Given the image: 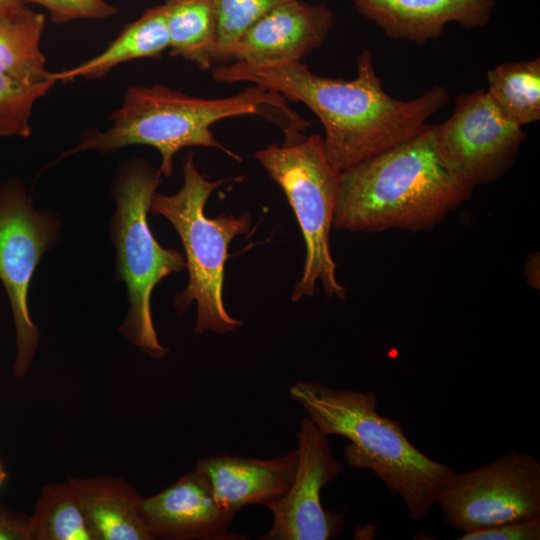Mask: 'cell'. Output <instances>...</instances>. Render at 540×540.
Returning <instances> with one entry per match:
<instances>
[{
	"instance_id": "cell-5",
	"label": "cell",
	"mask_w": 540,
	"mask_h": 540,
	"mask_svg": "<svg viewBox=\"0 0 540 540\" xmlns=\"http://www.w3.org/2000/svg\"><path fill=\"white\" fill-rule=\"evenodd\" d=\"M183 175V185L177 193L155 192L149 208L151 214L170 221L185 250L188 284L173 297V306L178 314H183L195 302V332L224 335L243 325V321L231 317L224 307V269L230 242L249 230L251 218L248 213L240 217L206 216L204 208L210 195L229 179H206L197 169L192 152L184 161Z\"/></svg>"
},
{
	"instance_id": "cell-28",
	"label": "cell",
	"mask_w": 540,
	"mask_h": 540,
	"mask_svg": "<svg viewBox=\"0 0 540 540\" xmlns=\"http://www.w3.org/2000/svg\"><path fill=\"white\" fill-rule=\"evenodd\" d=\"M7 477V473L3 464V461L0 457V487L3 485Z\"/></svg>"
},
{
	"instance_id": "cell-9",
	"label": "cell",
	"mask_w": 540,
	"mask_h": 540,
	"mask_svg": "<svg viewBox=\"0 0 540 540\" xmlns=\"http://www.w3.org/2000/svg\"><path fill=\"white\" fill-rule=\"evenodd\" d=\"M447 524L462 533L540 517V462L515 450L456 473L440 489Z\"/></svg>"
},
{
	"instance_id": "cell-3",
	"label": "cell",
	"mask_w": 540,
	"mask_h": 540,
	"mask_svg": "<svg viewBox=\"0 0 540 540\" xmlns=\"http://www.w3.org/2000/svg\"><path fill=\"white\" fill-rule=\"evenodd\" d=\"M432 128L427 124L412 139L341 171L334 228L429 230L470 197L473 188L440 160Z\"/></svg>"
},
{
	"instance_id": "cell-4",
	"label": "cell",
	"mask_w": 540,
	"mask_h": 540,
	"mask_svg": "<svg viewBox=\"0 0 540 540\" xmlns=\"http://www.w3.org/2000/svg\"><path fill=\"white\" fill-rule=\"evenodd\" d=\"M289 395L325 435L349 441L343 449L347 464L370 470L403 501L413 521L422 520L436 504L455 471L415 447L401 422L379 414L375 394L298 381Z\"/></svg>"
},
{
	"instance_id": "cell-17",
	"label": "cell",
	"mask_w": 540,
	"mask_h": 540,
	"mask_svg": "<svg viewBox=\"0 0 540 540\" xmlns=\"http://www.w3.org/2000/svg\"><path fill=\"white\" fill-rule=\"evenodd\" d=\"M168 48L165 8L160 4L145 10L139 18L127 24L97 56L71 69L55 72L53 77L62 82L76 78H102L122 63L140 58H159Z\"/></svg>"
},
{
	"instance_id": "cell-7",
	"label": "cell",
	"mask_w": 540,
	"mask_h": 540,
	"mask_svg": "<svg viewBox=\"0 0 540 540\" xmlns=\"http://www.w3.org/2000/svg\"><path fill=\"white\" fill-rule=\"evenodd\" d=\"M255 158L285 193L305 241L303 274L292 300L314 295L317 280L328 297L345 299L346 288L336 280L329 242L341 172L329 161L323 138L313 134L282 146L272 144Z\"/></svg>"
},
{
	"instance_id": "cell-20",
	"label": "cell",
	"mask_w": 540,
	"mask_h": 540,
	"mask_svg": "<svg viewBox=\"0 0 540 540\" xmlns=\"http://www.w3.org/2000/svg\"><path fill=\"white\" fill-rule=\"evenodd\" d=\"M486 77V92L505 118L522 127L540 119L539 57L499 64Z\"/></svg>"
},
{
	"instance_id": "cell-24",
	"label": "cell",
	"mask_w": 540,
	"mask_h": 540,
	"mask_svg": "<svg viewBox=\"0 0 540 540\" xmlns=\"http://www.w3.org/2000/svg\"><path fill=\"white\" fill-rule=\"evenodd\" d=\"M25 5L34 3L44 7L51 20L64 24L75 20L107 19L117 13V8L105 0H17Z\"/></svg>"
},
{
	"instance_id": "cell-10",
	"label": "cell",
	"mask_w": 540,
	"mask_h": 540,
	"mask_svg": "<svg viewBox=\"0 0 540 540\" xmlns=\"http://www.w3.org/2000/svg\"><path fill=\"white\" fill-rule=\"evenodd\" d=\"M432 133L444 166L471 188L500 179L526 139L522 126L505 118L483 89L460 94L451 116L433 124Z\"/></svg>"
},
{
	"instance_id": "cell-14",
	"label": "cell",
	"mask_w": 540,
	"mask_h": 540,
	"mask_svg": "<svg viewBox=\"0 0 540 540\" xmlns=\"http://www.w3.org/2000/svg\"><path fill=\"white\" fill-rule=\"evenodd\" d=\"M358 12L392 40L424 44L440 37L448 23L481 28L496 0H353Z\"/></svg>"
},
{
	"instance_id": "cell-18",
	"label": "cell",
	"mask_w": 540,
	"mask_h": 540,
	"mask_svg": "<svg viewBox=\"0 0 540 540\" xmlns=\"http://www.w3.org/2000/svg\"><path fill=\"white\" fill-rule=\"evenodd\" d=\"M44 27L45 16L26 6L0 14L1 74L26 83L56 81L40 49Z\"/></svg>"
},
{
	"instance_id": "cell-27",
	"label": "cell",
	"mask_w": 540,
	"mask_h": 540,
	"mask_svg": "<svg viewBox=\"0 0 540 540\" xmlns=\"http://www.w3.org/2000/svg\"><path fill=\"white\" fill-rule=\"evenodd\" d=\"M23 6L25 5L19 3L17 0H0V14L15 12Z\"/></svg>"
},
{
	"instance_id": "cell-8",
	"label": "cell",
	"mask_w": 540,
	"mask_h": 540,
	"mask_svg": "<svg viewBox=\"0 0 540 540\" xmlns=\"http://www.w3.org/2000/svg\"><path fill=\"white\" fill-rule=\"evenodd\" d=\"M60 226L57 215L33 207L21 182L0 186V280L15 326L12 372L17 380L28 374L40 337L28 306L30 282L42 256L57 242Z\"/></svg>"
},
{
	"instance_id": "cell-11",
	"label": "cell",
	"mask_w": 540,
	"mask_h": 540,
	"mask_svg": "<svg viewBox=\"0 0 540 540\" xmlns=\"http://www.w3.org/2000/svg\"><path fill=\"white\" fill-rule=\"evenodd\" d=\"M298 460L287 492L268 509L271 528L261 540H328L340 535L345 516L323 508L322 488L340 475L344 467L335 459L327 435L308 416L296 433Z\"/></svg>"
},
{
	"instance_id": "cell-12",
	"label": "cell",
	"mask_w": 540,
	"mask_h": 540,
	"mask_svg": "<svg viewBox=\"0 0 540 540\" xmlns=\"http://www.w3.org/2000/svg\"><path fill=\"white\" fill-rule=\"evenodd\" d=\"M140 513L154 539H247L229 532L236 513L217 503L207 477L196 466L163 491L143 497Z\"/></svg>"
},
{
	"instance_id": "cell-19",
	"label": "cell",
	"mask_w": 540,
	"mask_h": 540,
	"mask_svg": "<svg viewBox=\"0 0 540 540\" xmlns=\"http://www.w3.org/2000/svg\"><path fill=\"white\" fill-rule=\"evenodd\" d=\"M163 5L170 54L209 69L216 44L213 1L165 0Z\"/></svg>"
},
{
	"instance_id": "cell-2",
	"label": "cell",
	"mask_w": 540,
	"mask_h": 540,
	"mask_svg": "<svg viewBox=\"0 0 540 540\" xmlns=\"http://www.w3.org/2000/svg\"><path fill=\"white\" fill-rule=\"evenodd\" d=\"M247 115H259L279 125L287 141L301 137L310 125L290 109L282 95L258 85L217 99L189 96L161 84L132 86L110 115L111 125L102 131L85 132L79 144L59 159L81 151L109 153L131 145H149L159 151V171L166 177L173 172L175 154L185 147L216 148L240 161L215 138L211 126L219 120Z\"/></svg>"
},
{
	"instance_id": "cell-22",
	"label": "cell",
	"mask_w": 540,
	"mask_h": 540,
	"mask_svg": "<svg viewBox=\"0 0 540 540\" xmlns=\"http://www.w3.org/2000/svg\"><path fill=\"white\" fill-rule=\"evenodd\" d=\"M216 14L213 62L227 63L234 43L276 6L289 0H212Z\"/></svg>"
},
{
	"instance_id": "cell-25",
	"label": "cell",
	"mask_w": 540,
	"mask_h": 540,
	"mask_svg": "<svg viewBox=\"0 0 540 540\" xmlns=\"http://www.w3.org/2000/svg\"><path fill=\"white\" fill-rule=\"evenodd\" d=\"M459 540H539L540 517L463 533Z\"/></svg>"
},
{
	"instance_id": "cell-26",
	"label": "cell",
	"mask_w": 540,
	"mask_h": 540,
	"mask_svg": "<svg viewBox=\"0 0 540 540\" xmlns=\"http://www.w3.org/2000/svg\"><path fill=\"white\" fill-rule=\"evenodd\" d=\"M0 540H31L29 516L0 504Z\"/></svg>"
},
{
	"instance_id": "cell-21",
	"label": "cell",
	"mask_w": 540,
	"mask_h": 540,
	"mask_svg": "<svg viewBox=\"0 0 540 540\" xmlns=\"http://www.w3.org/2000/svg\"><path fill=\"white\" fill-rule=\"evenodd\" d=\"M29 525L31 540H94L71 478L42 487Z\"/></svg>"
},
{
	"instance_id": "cell-15",
	"label": "cell",
	"mask_w": 540,
	"mask_h": 540,
	"mask_svg": "<svg viewBox=\"0 0 540 540\" xmlns=\"http://www.w3.org/2000/svg\"><path fill=\"white\" fill-rule=\"evenodd\" d=\"M297 449L272 459L220 454L199 458L217 503L237 513L249 505L268 508L289 489L297 467Z\"/></svg>"
},
{
	"instance_id": "cell-1",
	"label": "cell",
	"mask_w": 540,
	"mask_h": 540,
	"mask_svg": "<svg viewBox=\"0 0 540 540\" xmlns=\"http://www.w3.org/2000/svg\"><path fill=\"white\" fill-rule=\"evenodd\" d=\"M212 75L218 82H248L306 105L322 123L326 155L340 172L417 136L450 100L448 90L439 85L408 101L389 96L370 49L358 56L352 80L318 75L301 61L232 62L214 67Z\"/></svg>"
},
{
	"instance_id": "cell-23",
	"label": "cell",
	"mask_w": 540,
	"mask_h": 540,
	"mask_svg": "<svg viewBox=\"0 0 540 540\" xmlns=\"http://www.w3.org/2000/svg\"><path fill=\"white\" fill-rule=\"evenodd\" d=\"M55 83H26L0 73V136H30L32 108Z\"/></svg>"
},
{
	"instance_id": "cell-6",
	"label": "cell",
	"mask_w": 540,
	"mask_h": 540,
	"mask_svg": "<svg viewBox=\"0 0 540 540\" xmlns=\"http://www.w3.org/2000/svg\"><path fill=\"white\" fill-rule=\"evenodd\" d=\"M161 173L142 159L127 163L113 186L116 209L109 234L116 250L115 278L127 287L129 310L119 330L124 337L153 359L169 349L160 344L151 314L153 288L166 276L186 268L185 257L162 247L148 224L152 196Z\"/></svg>"
},
{
	"instance_id": "cell-16",
	"label": "cell",
	"mask_w": 540,
	"mask_h": 540,
	"mask_svg": "<svg viewBox=\"0 0 540 540\" xmlns=\"http://www.w3.org/2000/svg\"><path fill=\"white\" fill-rule=\"evenodd\" d=\"M94 540H153L140 505L142 496L115 476L71 478Z\"/></svg>"
},
{
	"instance_id": "cell-13",
	"label": "cell",
	"mask_w": 540,
	"mask_h": 540,
	"mask_svg": "<svg viewBox=\"0 0 540 540\" xmlns=\"http://www.w3.org/2000/svg\"><path fill=\"white\" fill-rule=\"evenodd\" d=\"M333 24V12L327 6L289 0L273 8L234 43L227 63L273 65L301 61L324 43Z\"/></svg>"
}]
</instances>
